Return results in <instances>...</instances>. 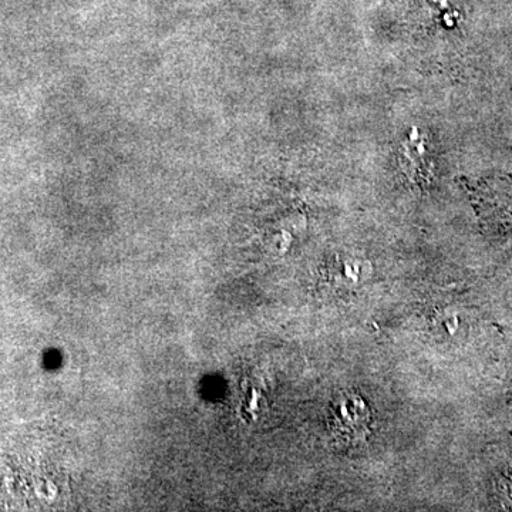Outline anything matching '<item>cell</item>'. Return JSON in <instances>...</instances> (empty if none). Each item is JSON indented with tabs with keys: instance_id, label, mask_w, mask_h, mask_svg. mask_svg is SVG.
Instances as JSON below:
<instances>
[{
	"instance_id": "1",
	"label": "cell",
	"mask_w": 512,
	"mask_h": 512,
	"mask_svg": "<svg viewBox=\"0 0 512 512\" xmlns=\"http://www.w3.org/2000/svg\"><path fill=\"white\" fill-rule=\"evenodd\" d=\"M330 433L342 446H362L372 436L375 412L362 396L356 393L338 394L328 409Z\"/></svg>"
}]
</instances>
